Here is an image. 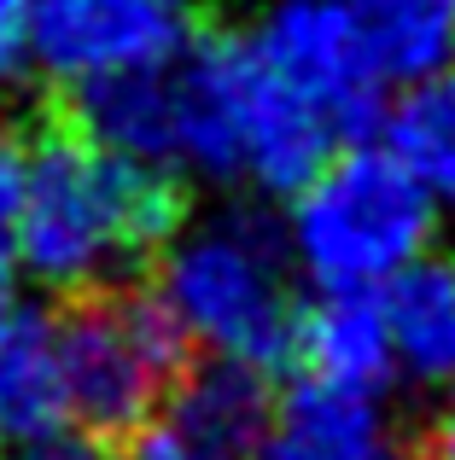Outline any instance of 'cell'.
<instances>
[{
  "mask_svg": "<svg viewBox=\"0 0 455 460\" xmlns=\"http://www.w3.org/2000/svg\"><path fill=\"white\" fill-rule=\"evenodd\" d=\"M70 128L170 181L199 175L274 199H292L344 146L327 117L245 41V30L199 35L164 70L76 93Z\"/></svg>",
  "mask_w": 455,
  "mask_h": 460,
  "instance_id": "cell-1",
  "label": "cell"
},
{
  "mask_svg": "<svg viewBox=\"0 0 455 460\" xmlns=\"http://www.w3.org/2000/svg\"><path fill=\"white\" fill-rule=\"evenodd\" d=\"M175 227H182V192L158 169L105 152L70 123L23 146L12 269L41 280L47 292H117V280L158 257Z\"/></svg>",
  "mask_w": 455,
  "mask_h": 460,
  "instance_id": "cell-2",
  "label": "cell"
},
{
  "mask_svg": "<svg viewBox=\"0 0 455 460\" xmlns=\"http://www.w3.org/2000/svg\"><path fill=\"white\" fill-rule=\"evenodd\" d=\"M152 304L175 326L182 349H205L217 367L263 373L292 356L298 280L281 251V227L251 210L193 216L164 239Z\"/></svg>",
  "mask_w": 455,
  "mask_h": 460,
  "instance_id": "cell-3",
  "label": "cell"
},
{
  "mask_svg": "<svg viewBox=\"0 0 455 460\" xmlns=\"http://www.w3.org/2000/svg\"><path fill=\"white\" fill-rule=\"evenodd\" d=\"M438 239V204L386 146H339L286 199L281 251L316 297H379L421 269Z\"/></svg>",
  "mask_w": 455,
  "mask_h": 460,
  "instance_id": "cell-4",
  "label": "cell"
},
{
  "mask_svg": "<svg viewBox=\"0 0 455 460\" xmlns=\"http://www.w3.org/2000/svg\"><path fill=\"white\" fill-rule=\"evenodd\" d=\"M53 379L65 431L123 443L164 408L182 385V338L158 314L152 297L135 292H94L70 297L65 314H47Z\"/></svg>",
  "mask_w": 455,
  "mask_h": 460,
  "instance_id": "cell-5",
  "label": "cell"
},
{
  "mask_svg": "<svg viewBox=\"0 0 455 460\" xmlns=\"http://www.w3.org/2000/svg\"><path fill=\"white\" fill-rule=\"evenodd\" d=\"M245 41L327 117L344 146H356V135L386 111L391 82L344 0H269L245 23Z\"/></svg>",
  "mask_w": 455,
  "mask_h": 460,
  "instance_id": "cell-6",
  "label": "cell"
},
{
  "mask_svg": "<svg viewBox=\"0 0 455 460\" xmlns=\"http://www.w3.org/2000/svg\"><path fill=\"white\" fill-rule=\"evenodd\" d=\"M187 35V0H35L30 65L70 93L164 70Z\"/></svg>",
  "mask_w": 455,
  "mask_h": 460,
  "instance_id": "cell-7",
  "label": "cell"
},
{
  "mask_svg": "<svg viewBox=\"0 0 455 460\" xmlns=\"http://www.w3.org/2000/svg\"><path fill=\"white\" fill-rule=\"evenodd\" d=\"M269 426L274 402L263 391V373L205 361L164 396V408L135 438H123V460H245Z\"/></svg>",
  "mask_w": 455,
  "mask_h": 460,
  "instance_id": "cell-8",
  "label": "cell"
},
{
  "mask_svg": "<svg viewBox=\"0 0 455 460\" xmlns=\"http://www.w3.org/2000/svg\"><path fill=\"white\" fill-rule=\"evenodd\" d=\"M292 361L304 373L298 391L379 408V396L397 385V356H391L379 297H316L298 314Z\"/></svg>",
  "mask_w": 455,
  "mask_h": 460,
  "instance_id": "cell-9",
  "label": "cell"
},
{
  "mask_svg": "<svg viewBox=\"0 0 455 460\" xmlns=\"http://www.w3.org/2000/svg\"><path fill=\"white\" fill-rule=\"evenodd\" d=\"M245 460H409L379 408L333 402L316 391H292L263 443Z\"/></svg>",
  "mask_w": 455,
  "mask_h": 460,
  "instance_id": "cell-10",
  "label": "cell"
},
{
  "mask_svg": "<svg viewBox=\"0 0 455 460\" xmlns=\"http://www.w3.org/2000/svg\"><path fill=\"white\" fill-rule=\"evenodd\" d=\"M379 314L391 332L397 379L444 385L455 379V262L426 257L403 280L379 292Z\"/></svg>",
  "mask_w": 455,
  "mask_h": 460,
  "instance_id": "cell-11",
  "label": "cell"
},
{
  "mask_svg": "<svg viewBox=\"0 0 455 460\" xmlns=\"http://www.w3.org/2000/svg\"><path fill=\"white\" fill-rule=\"evenodd\" d=\"M0 438H18L30 449H53L65 438L47 314L18 304L0 314Z\"/></svg>",
  "mask_w": 455,
  "mask_h": 460,
  "instance_id": "cell-12",
  "label": "cell"
},
{
  "mask_svg": "<svg viewBox=\"0 0 455 460\" xmlns=\"http://www.w3.org/2000/svg\"><path fill=\"white\" fill-rule=\"evenodd\" d=\"M379 146L409 169L415 187L438 210H455V58L397 93V105L386 111Z\"/></svg>",
  "mask_w": 455,
  "mask_h": 460,
  "instance_id": "cell-13",
  "label": "cell"
},
{
  "mask_svg": "<svg viewBox=\"0 0 455 460\" xmlns=\"http://www.w3.org/2000/svg\"><path fill=\"white\" fill-rule=\"evenodd\" d=\"M344 6L368 30L379 70L397 88L433 76L455 58V0H344Z\"/></svg>",
  "mask_w": 455,
  "mask_h": 460,
  "instance_id": "cell-14",
  "label": "cell"
},
{
  "mask_svg": "<svg viewBox=\"0 0 455 460\" xmlns=\"http://www.w3.org/2000/svg\"><path fill=\"white\" fill-rule=\"evenodd\" d=\"M23 210V140L0 128V251L12 257V234H18Z\"/></svg>",
  "mask_w": 455,
  "mask_h": 460,
  "instance_id": "cell-15",
  "label": "cell"
},
{
  "mask_svg": "<svg viewBox=\"0 0 455 460\" xmlns=\"http://www.w3.org/2000/svg\"><path fill=\"white\" fill-rule=\"evenodd\" d=\"M30 12L35 0H0V82L30 65Z\"/></svg>",
  "mask_w": 455,
  "mask_h": 460,
  "instance_id": "cell-16",
  "label": "cell"
},
{
  "mask_svg": "<svg viewBox=\"0 0 455 460\" xmlns=\"http://www.w3.org/2000/svg\"><path fill=\"white\" fill-rule=\"evenodd\" d=\"M12 309V257L0 251V314Z\"/></svg>",
  "mask_w": 455,
  "mask_h": 460,
  "instance_id": "cell-17",
  "label": "cell"
},
{
  "mask_svg": "<svg viewBox=\"0 0 455 460\" xmlns=\"http://www.w3.org/2000/svg\"><path fill=\"white\" fill-rule=\"evenodd\" d=\"M433 460H455V426H450V431H444V438H438V443H433Z\"/></svg>",
  "mask_w": 455,
  "mask_h": 460,
  "instance_id": "cell-18",
  "label": "cell"
},
{
  "mask_svg": "<svg viewBox=\"0 0 455 460\" xmlns=\"http://www.w3.org/2000/svg\"><path fill=\"white\" fill-rule=\"evenodd\" d=\"M30 460H82V455H65V449H35Z\"/></svg>",
  "mask_w": 455,
  "mask_h": 460,
  "instance_id": "cell-19",
  "label": "cell"
}]
</instances>
